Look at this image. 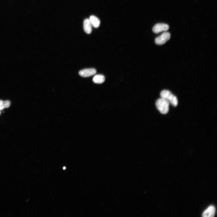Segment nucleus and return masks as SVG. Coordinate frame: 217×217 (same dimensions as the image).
<instances>
[{
  "label": "nucleus",
  "instance_id": "obj_1",
  "mask_svg": "<svg viewBox=\"0 0 217 217\" xmlns=\"http://www.w3.org/2000/svg\"><path fill=\"white\" fill-rule=\"evenodd\" d=\"M170 103L167 100L161 98L157 100L156 105L157 109L163 114L167 113L169 111Z\"/></svg>",
  "mask_w": 217,
  "mask_h": 217
},
{
  "label": "nucleus",
  "instance_id": "obj_2",
  "mask_svg": "<svg viewBox=\"0 0 217 217\" xmlns=\"http://www.w3.org/2000/svg\"><path fill=\"white\" fill-rule=\"evenodd\" d=\"M160 96L168 101L173 106L176 107L178 104V100L176 96L168 90H164L160 93Z\"/></svg>",
  "mask_w": 217,
  "mask_h": 217
},
{
  "label": "nucleus",
  "instance_id": "obj_3",
  "mask_svg": "<svg viewBox=\"0 0 217 217\" xmlns=\"http://www.w3.org/2000/svg\"><path fill=\"white\" fill-rule=\"evenodd\" d=\"M170 37V34L169 32H165L156 38L155 42L158 45H163L169 39Z\"/></svg>",
  "mask_w": 217,
  "mask_h": 217
},
{
  "label": "nucleus",
  "instance_id": "obj_4",
  "mask_svg": "<svg viewBox=\"0 0 217 217\" xmlns=\"http://www.w3.org/2000/svg\"><path fill=\"white\" fill-rule=\"evenodd\" d=\"M169 28V26L166 24L158 23L156 24L153 28V32L158 33L160 32L167 30Z\"/></svg>",
  "mask_w": 217,
  "mask_h": 217
},
{
  "label": "nucleus",
  "instance_id": "obj_5",
  "mask_svg": "<svg viewBox=\"0 0 217 217\" xmlns=\"http://www.w3.org/2000/svg\"><path fill=\"white\" fill-rule=\"evenodd\" d=\"M96 72V69L94 68L85 69L80 71L79 74L82 77H87L95 74Z\"/></svg>",
  "mask_w": 217,
  "mask_h": 217
},
{
  "label": "nucleus",
  "instance_id": "obj_6",
  "mask_svg": "<svg viewBox=\"0 0 217 217\" xmlns=\"http://www.w3.org/2000/svg\"><path fill=\"white\" fill-rule=\"evenodd\" d=\"M215 212V207L212 205L210 206L206 209L203 213L202 216L203 217H213Z\"/></svg>",
  "mask_w": 217,
  "mask_h": 217
},
{
  "label": "nucleus",
  "instance_id": "obj_7",
  "mask_svg": "<svg viewBox=\"0 0 217 217\" xmlns=\"http://www.w3.org/2000/svg\"><path fill=\"white\" fill-rule=\"evenodd\" d=\"M92 25L89 19H86L83 22V29L87 34H90L92 31Z\"/></svg>",
  "mask_w": 217,
  "mask_h": 217
},
{
  "label": "nucleus",
  "instance_id": "obj_8",
  "mask_svg": "<svg viewBox=\"0 0 217 217\" xmlns=\"http://www.w3.org/2000/svg\"><path fill=\"white\" fill-rule=\"evenodd\" d=\"M89 20L92 25L96 28L98 27L100 24V21L99 19L94 15L90 17Z\"/></svg>",
  "mask_w": 217,
  "mask_h": 217
},
{
  "label": "nucleus",
  "instance_id": "obj_9",
  "mask_svg": "<svg viewBox=\"0 0 217 217\" xmlns=\"http://www.w3.org/2000/svg\"><path fill=\"white\" fill-rule=\"evenodd\" d=\"M93 80L95 83L100 84L104 82L105 77L102 75L97 74L94 76Z\"/></svg>",
  "mask_w": 217,
  "mask_h": 217
},
{
  "label": "nucleus",
  "instance_id": "obj_10",
  "mask_svg": "<svg viewBox=\"0 0 217 217\" xmlns=\"http://www.w3.org/2000/svg\"><path fill=\"white\" fill-rule=\"evenodd\" d=\"M4 104L5 108H8L10 106L11 102L9 100H6L4 101Z\"/></svg>",
  "mask_w": 217,
  "mask_h": 217
},
{
  "label": "nucleus",
  "instance_id": "obj_11",
  "mask_svg": "<svg viewBox=\"0 0 217 217\" xmlns=\"http://www.w3.org/2000/svg\"><path fill=\"white\" fill-rule=\"evenodd\" d=\"M5 108L4 101L0 100V110H2Z\"/></svg>",
  "mask_w": 217,
  "mask_h": 217
},
{
  "label": "nucleus",
  "instance_id": "obj_12",
  "mask_svg": "<svg viewBox=\"0 0 217 217\" xmlns=\"http://www.w3.org/2000/svg\"><path fill=\"white\" fill-rule=\"evenodd\" d=\"M63 169H66V167H63Z\"/></svg>",
  "mask_w": 217,
  "mask_h": 217
},
{
  "label": "nucleus",
  "instance_id": "obj_13",
  "mask_svg": "<svg viewBox=\"0 0 217 217\" xmlns=\"http://www.w3.org/2000/svg\"><path fill=\"white\" fill-rule=\"evenodd\" d=\"M0 114H1V112H0Z\"/></svg>",
  "mask_w": 217,
  "mask_h": 217
}]
</instances>
